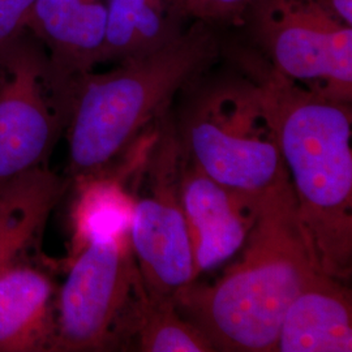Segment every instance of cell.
Segmentation results:
<instances>
[{
  "label": "cell",
  "instance_id": "obj_1",
  "mask_svg": "<svg viewBox=\"0 0 352 352\" xmlns=\"http://www.w3.org/2000/svg\"><path fill=\"white\" fill-rule=\"evenodd\" d=\"M289 174L302 228L318 266L352 274V109L279 75L264 58L240 52Z\"/></svg>",
  "mask_w": 352,
  "mask_h": 352
},
{
  "label": "cell",
  "instance_id": "obj_2",
  "mask_svg": "<svg viewBox=\"0 0 352 352\" xmlns=\"http://www.w3.org/2000/svg\"><path fill=\"white\" fill-rule=\"evenodd\" d=\"M243 250L239 261L218 282L212 286L192 282L174 302L214 351H276L289 304L321 269L289 182L265 195Z\"/></svg>",
  "mask_w": 352,
  "mask_h": 352
},
{
  "label": "cell",
  "instance_id": "obj_3",
  "mask_svg": "<svg viewBox=\"0 0 352 352\" xmlns=\"http://www.w3.org/2000/svg\"><path fill=\"white\" fill-rule=\"evenodd\" d=\"M221 55L217 26L192 21L158 50L103 74L80 76L65 126L68 180L81 186L109 177L138 139L168 113L176 96L197 82Z\"/></svg>",
  "mask_w": 352,
  "mask_h": 352
},
{
  "label": "cell",
  "instance_id": "obj_4",
  "mask_svg": "<svg viewBox=\"0 0 352 352\" xmlns=\"http://www.w3.org/2000/svg\"><path fill=\"white\" fill-rule=\"evenodd\" d=\"M201 78L189 87L190 98L175 126L186 160L217 183L251 195L289 182L251 78Z\"/></svg>",
  "mask_w": 352,
  "mask_h": 352
},
{
  "label": "cell",
  "instance_id": "obj_5",
  "mask_svg": "<svg viewBox=\"0 0 352 352\" xmlns=\"http://www.w3.org/2000/svg\"><path fill=\"white\" fill-rule=\"evenodd\" d=\"M141 289L128 226L89 234L56 294L51 351H106L118 346L129 336Z\"/></svg>",
  "mask_w": 352,
  "mask_h": 352
},
{
  "label": "cell",
  "instance_id": "obj_6",
  "mask_svg": "<svg viewBox=\"0 0 352 352\" xmlns=\"http://www.w3.org/2000/svg\"><path fill=\"white\" fill-rule=\"evenodd\" d=\"M253 50L279 75L352 102V26L320 0H251L244 13Z\"/></svg>",
  "mask_w": 352,
  "mask_h": 352
},
{
  "label": "cell",
  "instance_id": "obj_7",
  "mask_svg": "<svg viewBox=\"0 0 352 352\" xmlns=\"http://www.w3.org/2000/svg\"><path fill=\"white\" fill-rule=\"evenodd\" d=\"M72 88L28 30L0 46V187L46 167L68 122Z\"/></svg>",
  "mask_w": 352,
  "mask_h": 352
},
{
  "label": "cell",
  "instance_id": "obj_8",
  "mask_svg": "<svg viewBox=\"0 0 352 352\" xmlns=\"http://www.w3.org/2000/svg\"><path fill=\"white\" fill-rule=\"evenodd\" d=\"M158 128L149 175L131 205L128 235L145 295L174 302L196 276L179 190L184 155L168 113L160 119Z\"/></svg>",
  "mask_w": 352,
  "mask_h": 352
},
{
  "label": "cell",
  "instance_id": "obj_9",
  "mask_svg": "<svg viewBox=\"0 0 352 352\" xmlns=\"http://www.w3.org/2000/svg\"><path fill=\"white\" fill-rule=\"evenodd\" d=\"M179 190L197 279L226 264L243 250L266 193L258 196L225 187L186 157L180 170Z\"/></svg>",
  "mask_w": 352,
  "mask_h": 352
},
{
  "label": "cell",
  "instance_id": "obj_10",
  "mask_svg": "<svg viewBox=\"0 0 352 352\" xmlns=\"http://www.w3.org/2000/svg\"><path fill=\"white\" fill-rule=\"evenodd\" d=\"M26 30L46 51L65 87L103 63L107 0H36Z\"/></svg>",
  "mask_w": 352,
  "mask_h": 352
},
{
  "label": "cell",
  "instance_id": "obj_11",
  "mask_svg": "<svg viewBox=\"0 0 352 352\" xmlns=\"http://www.w3.org/2000/svg\"><path fill=\"white\" fill-rule=\"evenodd\" d=\"M351 351V291L320 269L289 304L276 352Z\"/></svg>",
  "mask_w": 352,
  "mask_h": 352
},
{
  "label": "cell",
  "instance_id": "obj_12",
  "mask_svg": "<svg viewBox=\"0 0 352 352\" xmlns=\"http://www.w3.org/2000/svg\"><path fill=\"white\" fill-rule=\"evenodd\" d=\"M56 294L37 266L17 261L0 273V352L51 351Z\"/></svg>",
  "mask_w": 352,
  "mask_h": 352
},
{
  "label": "cell",
  "instance_id": "obj_13",
  "mask_svg": "<svg viewBox=\"0 0 352 352\" xmlns=\"http://www.w3.org/2000/svg\"><path fill=\"white\" fill-rule=\"evenodd\" d=\"M68 184L46 166L0 187V273L37 240Z\"/></svg>",
  "mask_w": 352,
  "mask_h": 352
},
{
  "label": "cell",
  "instance_id": "obj_14",
  "mask_svg": "<svg viewBox=\"0 0 352 352\" xmlns=\"http://www.w3.org/2000/svg\"><path fill=\"white\" fill-rule=\"evenodd\" d=\"M187 19L175 0H107L103 63H122L180 37Z\"/></svg>",
  "mask_w": 352,
  "mask_h": 352
},
{
  "label": "cell",
  "instance_id": "obj_15",
  "mask_svg": "<svg viewBox=\"0 0 352 352\" xmlns=\"http://www.w3.org/2000/svg\"><path fill=\"white\" fill-rule=\"evenodd\" d=\"M129 336L138 340L140 351H214L201 330L180 316L175 302L151 299L144 287L136 302Z\"/></svg>",
  "mask_w": 352,
  "mask_h": 352
},
{
  "label": "cell",
  "instance_id": "obj_16",
  "mask_svg": "<svg viewBox=\"0 0 352 352\" xmlns=\"http://www.w3.org/2000/svg\"><path fill=\"white\" fill-rule=\"evenodd\" d=\"M187 20L210 25H241L251 0H175Z\"/></svg>",
  "mask_w": 352,
  "mask_h": 352
},
{
  "label": "cell",
  "instance_id": "obj_17",
  "mask_svg": "<svg viewBox=\"0 0 352 352\" xmlns=\"http://www.w3.org/2000/svg\"><path fill=\"white\" fill-rule=\"evenodd\" d=\"M36 0H0V46L21 36Z\"/></svg>",
  "mask_w": 352,
  "mask_h": 352
},
{
  "label": "cell",
  "instance_id": "obj_18",
  "mask_svg": "<svg viewBox=\"0 0 352 352\" xmlns=\"http://www.w3.org/2000/svg\"><path fill=\"white\" fill-rule=\"evenodd\" d=\"M340 21L352 26V0H320Z\"/></svg>",
  "mask_w": 352,
  "mask_h": 352
}]
</instances>
